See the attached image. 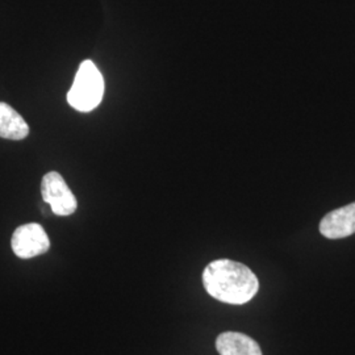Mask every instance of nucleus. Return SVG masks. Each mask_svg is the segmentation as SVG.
Wrapping results in <instances>:
<instances>
[{"label": "nucleus", "mask_w": 355, "mask_h": 355, "mask_svg": "<svg viewBox=\"0 0 355 355\" xmlns=\"http://www.w3.org/2000/svg\"><path fill=\"white\" fill-rule=\"evenodd\" d=\"M203 284L208 295L227 304H246L259 290V282L253 271L230 259H217L205 267Z\"/></svg>", "instance_id": "f257e3e1"}, {"label": "nucleus", "mask_w": 355, "mask_h": 355, "mask_svg": "<svg viewBox=\"0 0 355 355\" xmlns=\"http://www.w3.org/2000/svg\"><path fill=\"white\" fill-rule=\"evenodd\" d=\"M104 95L102 73L92 61L82 62L76 71L74 83L67 94V102L79 112H91Z\"/></svg>", "instance_id": "f03ea898"}, {"label": "nucleus", "mask_w": 355, "mask_h": 355, "mask_svg": "<svg viewBox=\"0 0 355 355\" xmlns=\"http://www.w3.org/2000/svg\"><path fill=\"white\" fill-rule=\"evenodd\" d=\"M41 193L44 202L51 205L54 215L70 216L76 212V196L61 174L55 171L45 174L41 182Z\"/></svg>", "instance_id": "7ed1b4c3"}, {"label": "nucleus", "mask_w": 355, "mask_h": 355, "mask_svg": "<svg viewBox=\"0 0 355 355\" xmlns=\"http://www.w3.org/2000/svg\"><path fill=\"white\" fill-rule=\"evenodd\" d=\"M11 246L19 258L29 259L46 253L51 248V240L40 224L31 223L13 232Z\"/></svg>", "instance_id": "20e7f679"}, {"label": "nucleus", "mask_w": 355, "mask_h": 355, "mask_svg": "<svg viewBox=\"0 0 355 355\" xmlns=\"http://www.w3.org/2000/svg\"><path fill=\"white\" fill-rule=\"evenodd\" d=\"M320 233L329 240H340L355 233V203L334 209L320 223Z\"/></svg>", "instance_id": "39448f33"}, {"label": "nucleus", "mask_w": 355, "mask_h": 355, "mask_svg": "<svg viewBox=\"0 0 355 355\" xmlns=\"http://www.w3.org/2000/svg\"><path fill=\"white\" fill-rule=\"evenodd\" d=\"M220 355H262L259 345L249 336L237 331H225L216 338Z\"/></svg>", "instance_id": "423d86ee"}, {"label": "nucleus", "mask_w": 355, "mask_h": 355, "mask_svg": "<svg viewBox=\"0 0 355 355\" xmlns=\"http://www.w3.org/2000/svg\"><path fill=\"white\" fill-rule=\"evenodd\" d=\"M29 135L26 120L7 103L0 102V137L7 140H24Z\"/></svg>", "instance_id": "0eeeda50"}]
</instances>
